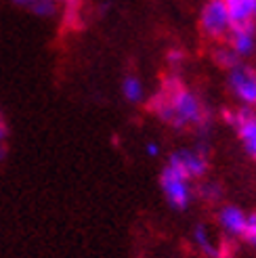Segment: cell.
<instances>
[{
  "instance_id": "15",
  "label": "cell",
  "mask_w": 256,
  "mask_h": 258,
  "mask_svg": "<svg viewBox=\"0 0 256 258\" xmlns=\"http://www.w3.org/2000/svg\"><path fill=\"white\" fill-rule=\"evenodd\" d=\"M185 61H187V55H185V50H183V48H178V46L168 48V53H166V63H168L170 72L178 74V70L185 66Z\"/></svg>"
},
{
  "instance_id": "6",
  "label": "cell",
  "mask_w": 256,
  "mask_h": 258,
  "mask_svg": "<svg viewBox=\"0 0 256 258\" xmlns=\"http://www.w3.org/2000/svg\"><path fill=\"white\" fill-rule=\"evenodd\" d=\"M227 88L237 105H256V68L241 61L227 72Z\"/></svg>"
},
{
  "instance_id": "5",
  "label": "cell",
  "mask_w": 256,
  "mask_h": 258,
  "mask_svg": "<svg viewBox=\"0 0 256 258\" xmlns=\"http://www.w3.org/2000/svg\"><path fill=\"white\" fill-rule=\"evenodd\" d=\"M200 32L204 38H208L210 42H225L229 32H231L233 23L227 13V7L223 0H206L200 9Z\"/></svg>"
},
{
  "instance_id": "2",
  "label": "cell",
  "mask_w": 256,
  "mask_h": 258,
  "mask_svg": "<svg viewBox=\"0 0 256 258\" xmlns=\"http://www.w3.org/2000/svg\"><path fill=\"white\" fill-rule=\"evenodd\" d=\"M166 166L189 178L191 183H200L210 172V141L198 139L191 147L174 149L166 160Z\"/></svg>"
},
{
  "instance_id": "20",
  "label": "cell",
  "mask_w": 256,
  "mask_h": 258,
  "mask_svg": "<svg viewBox=\"0 0 256 258\" xmlns=\"http://www.w3.org/2000/svg\"><path fill=\"white\" fill-rule=\"evenodd\" d=\"M13 5H17V7H23V9H30L34 0H11Z\"/></svg>"
},
{
  "instance_id": "13",
  "label": "cell",
  "mask_w": 256,
  "mask_h": 258,
  "mask_svg": "<svg viewBox=\"0 0 256 258\" xmlns=\"http://www.w3.org/2000/svg\"><path fill=\"white\" fill-rule=\"evenodd\" d=\"M212 59H214L216 66H219L221 70H225V72H229L231 68H235L237 63H241V59L233 53L231 46H229L227 42H219V44L214 46V50H212Z\"/></svg>"
},
{
  "instance_id": "19",
  "label": "cell",
  "mask_w": 256,
  "mask_h": 258,
  "mask_svg": "<svg viewBox=\"0 0 256 258\" xmlns=\"http://www.w3.org/2000/svg\"><path fill=\"white\" fill-rule=\"evenodd\" d=\"M145 156L151 158V160H156V158L162 156V147H160L158 141H147L145 143Z\"/></svg>"
},
{
  "instance_id": "17",
  "label": "cell",
  "mask_w": 256,
  "mask_h": 258,
  "mask_svg": "<svg viewBox=\"0 0 256 258\" xmlns=\"http://www.w3.org/2000/svg\"><path fill=\"white\" fill-rule=\"evenodd\" d=\"M246 246H250L252 250H256V212H248V221H246V229L241 233Z\"/></svg>"
},
{
  "instance_id": "11",
  "label": "cell",
  "mask_w": 256,
  "mask_h": 258,
  "mask_svg": "<svg viewBox=\"0 0 256 258\" xmlns=\"http://www.w3.org/2000/svg\"><path fill=\"white\" fill-rule=\"evenodd\" d=\"M120 93H122L124 101L131 103V105H141V103L147 101L145 84H143V80H141L139 76H135V74H128V76H124V78H122Z\"/></svg>"
},
{
  "instance_id": "8",
  "label": "cell",
  "mask_w": 256,
  "mask_h": 258,
  "mask_svg": "<svg viewBox=\"0 0 256 258\" xmlns=\"http://www.w3.org/2000/svg\"><path fill=\"white\" fill-rule=\"evenodd\" d=\"M225 42L231 46V50L241 61L252 59L256 55V21L233 25Z\"/></svg>"
},
{
  "instance_id": "14",
  "label": "cell",
  "mask_w": 256,
  "mask_h": 258,
  "mask_svg": "<svg viewBox=\"0 0 256 258\" xmlns=\"http://www.w3.org/2000/svg\"><path fill=\"white\" fill-rule=\"evenodd\" d=\"M30 11L34 13L36 17H42V19H48V17H55L57 11H59V3L57 0H34Z\"/></svg>"
},
{
  "instance_id": "9",
  "label": "cell",
  "mask_w": 256,
  "mask_h": 258,
  "mask_svg": "<svg viewBox=\"0 0 256 258\" xmlns=\"http://www.w3.org/2000/svg\"><path fill=\"white\" fill-rule=\"evenodd\" d=\"M225 198V187L214 178H204L196 183V200H200L206 206H221Z\"/></svg>"
},
{
  "instance_id": "3",
  "label": "cell",
  "mask_w": 256,
  "mask_h": 258,
  "mask_svg": "<svg viewBox=\"0 0 256 258\" xmlns=\"http://www.w3.org/2000/svg\"><path fill=\"white\" fill-rule=\"evenodd\" d=\"M160 189L166 204L170 206L174 212H187L189 206L196 200V183L189 178L172 170L170 166L164 164L162 174H160Z\"/></svg>"
},
{
  "instance_id": "10",
  "label": "cell",
  "mask_w": 256,
  "mask_h": 258,
  "mask_svg": "<svg viewBox=\"0 0 256 258\" xmlns=\"http://www.w3.org/2000/svg\"><path fill=\"white\" fill-rule=\"evenodd\" d=\"M191 243L194 248L206 258H216V239L212 237L206 223H198L191 229Z\"/></svg>"
},
{
  "instance_id": "21",
  "label": "cell",
  "mask_w": 256,
  "mask_h": 258,
  "mask_svg": "<svg viewBox=\"0 0 256 258\" xmlns=\"http://www.w3.org/2000/svg\"><path fill=\"white\" fill-rule=\"evenodd\" d=\"M254 19H256V7H254Z\"/></svg>"
},
{
  "instance_id": "18",
  "label": "cell",
  "mask_w": 256,
  "mask_h": 258,
  "mask_svg": "<svg viewBox=\"0 0 256 258\" xmlns=\"http://www.w3.org/2000/svg\"><path fill=\"white\" fill-rule=\"evenodd\" d=\"M7 137H9V126L3 118V113H0V162L7 158Z\"/></svg>"
},
{
  "instance_id": "22",
  "label": "cell",
  "mask_w": 256,
  "mask_h": 258,
  "mask_svg": "<svg viewBox=\"0 0 256 258\" xmlns=\"http://www.w3.org/2000/svg\"><path fill=\"white\" fill-rule=\"evenodd\" d=\"M254 109H256V105H254Z\"/></svg>"
},
{
  "instance_id": "12",
  "label": "cell",
  "mask_w": 256,
  "mask_h": 258,
  "mask_svg": "<svg viewBox=\"0 0 256 258\" xmlns=\"http://www.w3.org/2000/svg\"><path fill=\"white\" fill-rule=\"evenodd\" d=\"M227 13L231 17L233 25H241V23H250L256 21L254 19V7H256V0H223Z\"/></svg>"
},
{
  "instance_id": "1",
  "label": "cell",
  "mask_w": 256,
  "mask_h": 258,
  "mask_svg": "<svg viewBox=\"0 0 256 258\" xmlns=\"http://www.w3.org/2000/svg\"><path fill=\"white\" fill-rule=\"evenodd\" d=\"M147 109L172 131H194L198 139L210 141L214 126L210 105L174 72L162 78L160 88L147 99Z\"/></svg>"
},
{
  "instance_id": "23",
  "label": "cell",
  "mask_w": 256,
  "mask_h": 258,
  "mask_svg": "<svg viewBox=\"0 0 256 258\" xmlns=\"http://www.w3.org/2000/svg\"><path fill=\"white\" fill-rule=\"evenodd\" d=\"M57 3H59V0H57Z\"/></svg>"
},
{
  "instance_id": "7",
  "label": "cell",
  "mask_w": 256,
  "mask_h": 258,
  "mask_svg": "<svg viewBox=\"0 0 256 258\" xmlns=\"http://www.w3.org/2000/svg\"><path fill=\"white\" fill-rule=\"evenodd\" d=\"M248 212L239 208L235 204H221L216 206V227L221 229V233L229 239H241V233L246 229Z\"/></svg>"
},
{
  "instance_id": "16",
  "label": "cell",
  "mask_w": 256,
  "mask_h": 258,
  "mask_svg": "<svg viewBox=\"0 0 256 258\" xmlns=\"http://www.w3.org/2000/svg\"><path fill=\"white\" fill-rule=\"evenodd\" d=\"M216 258H237V241L223 235L216 241Z\"/></svg>"
},
{
  "instance_id": "4",
  "label": "cell",
  "mask_w": 256,
  "mask_h": 258,
  "mask_svg": "<svg viewBox=\"0 0 256 258\" xmlns=\"http://www.w3.org/2000/svg\"><path fill=\"white\" fill-rule=\"evenodd\" d=\"M221 120L237 135L244 151L256 160V109L248 105L225 107L221 111Z\"/></svg>"
}]
</instances>
